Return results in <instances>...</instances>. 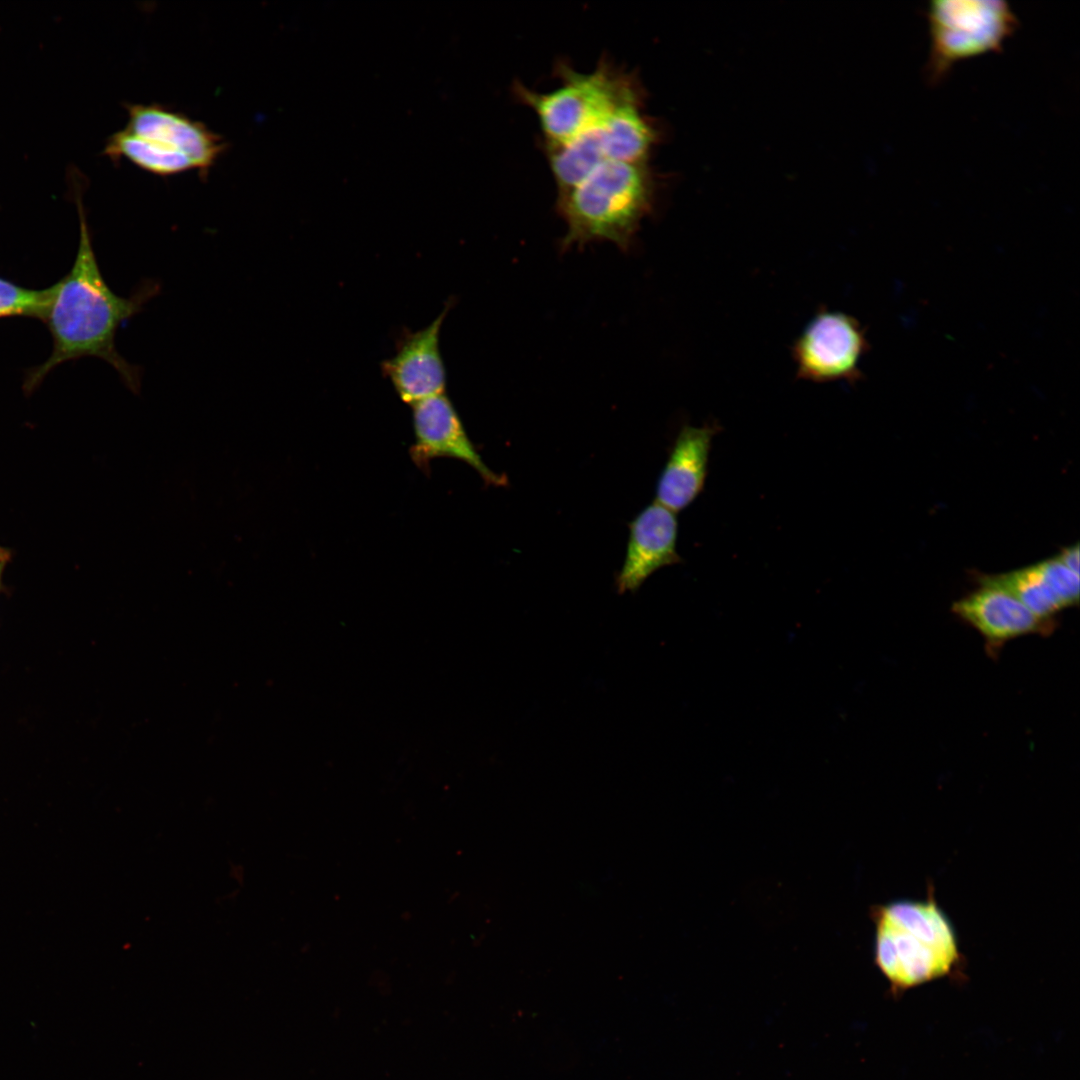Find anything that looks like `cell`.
Segmentation results:
<instances>
[{
  "mask_svg": "<svg viewBox=\"0 0 1080 1080\" xmlns=\"http://www.w3.org/2000/svg\"><path fill=\"white\" fill-rule=\"evenodd\" d=\"M76 204L80 220L77 253L70 271L53 286L44 318L53 349L46 361L30 369L23 389L32 392L54 368L83 357H96L112 366L133 393H139L142 368L127 361L117 350L118 329L161 291L153 279L142 280L128 297L113 292L104 279L93 248L79 193Z\"/></svg>",
  "mask_w": 1080,
  "mask_h": 1080,
  "instance_id": "6da1fadb",
  "label": "cell"
},
{
  "mask_svg": "<svg viewBox=\"0 0 1080 1080\" xmlns=\"http://www.w3.org/2000/svg\"><path fill=\"white\" fill-rule=\"evenodd\" d=\"M874 963L897 995L935 979H962L966 959L956 930L934 896L894 900L870 907Z\"/></svg>",
  "mask_w": 1080,
  "mask_h": 1080,
  "instance_id": "7a4b0ae2",
  "label": "cell"
},
{
  "mask_svg": "<svg viewBox=\"0 0 1080 1080\" xmlns=\"http://www.w3.org/2000/svg\"><path fill=\"white\" fill-rule=\"evenodd\" d=\"M655 183L647 162L607 161L558 195L565 219V246L594 240L627 248L654 201Z\"/></svg>",
  "mask_w": 1080,
  "mask_h": 1080,
  "instance_id": "3957f363",
  "label": "cell"
},
{
  "mask_svg": "<svg viewBox=\"0 0 1080 1080\" xmlns=\"http://www.w3.org/2000/svg\"><path fill=\"white\" fill-rule=\"evenodd\" d=\"M556 72L561 84L549 92L531 90L520 82L514 85L515 95L535 112L545 146L563 144L616 111L643 104L637 76L607 58L590 72L564 62L558 63Z\"/></svg>",
  "mask_w": 1080,
  "mask_h": 1080,
  "instance_id": "277c9868",
  "label": "cell"
},
{
  "mask_svg": "<svg viewBox=\"0 0 1080 1080\" xmlns=\"http://www.w3.org/2000/svg\"><path fill=\"white\" fill-rule=\"evenodd\" d=\"M926 16L930 50L925 74L931 83L961 60L1000 50L1018 24L1002 0H933Z\"/></svg>",
  "mask_w": 1080,
  "mask_h": 1080,
  "instance_id": "5b68a950",
  "label": "cell"
},
{
  "mask_svg": "<svg viewBox=\"0 0 1080 1080\" xmlns=\"http://www.w3.org/2000/svg\"><path fill=\"white\" fill-rule=\"evenodd\" d=\"M658 138L659 131L642 112V105H632L563 144L545 146L558 195L603 162H647Z\"/></svg>",
  "mask_w": 1080,
  "mask_h": 1080,
  "instance_id": "8992f818",
  "label": "cell"
},
{
  "mask_svg": "<svg viewBox=\"0 0 1080 1080\" xmlns=\"http://www.w3.org/2000/svg\"><path fill=\"white\" fill-rule=\"evenodd\" d=\"M868 350L863 327L852 316L822 309L807 323L792 346L796 375L816 383L856 381Z\"/></svg>",
  "mask_w": 1080,
  "mask_h": 1080,
  "instance_id": "52a82bcc",
  "label": "cell"
},
{
  "mask_svg": "<svg viewBox=\"0 0 1080 1080\" xmlns=\"http://www.w3.org/2000/svg\"><path fill=\"white\" fill-rule=\"evenodd\" d=\"M412 425L410 456L417 467L424 470L436 458H454L471 466L488 485L507 484L504 475L492 471L482 460L445 393L412 405Z\"/></svg>",
  "mask_w": 1080,
  "mask_h": 1080,
  "instance_id": "ba28073f",
  "label": "cell"
},
{
  "mask_svg": "<svg viewBox=\"0 0 1080 1080\" xmlns=\"http://www.w3.org/2000/svg\"><path fill=\"white\" fill-rule=\"evenodd\" d=\"M449 305L425 328L402 336L395 354L382 361L381 371L406 404L442 394L446 371L440 351V331Z\"/></svg>",
  "mask_w": 1080,
  "mask_h": 1080,
  "instance_id": "9c48e42d",
  "label": "cell"
},
{
  "mask_svg": "<svg viewBox=\"0 0 1080 1080\" xmlns=\"http://www.w3.org/2000/svg\"><path fill=\"white\" fill-rule=\"evenodd\" d=\"M124 129L131 134L188 156L200 176L206 177L227 143L204 123L161 104H125Z\"/></svg>",
  "mask_w": 1080,
  "mask_h": 1080,
  "instance_id": "30bf717a",
  "label": "cell"
},
{
  "mask_svg": "<svg viewBox=\"0 0 1080 1080\" xmlns=\"http://www.w3.org/2000/svg\"><path fill=\"white\" fill-rule=\"evenodd\" d=\"M978 581L979 587L956 601L952 611L979 632L991 650L1024 635L1051 631L1054 622L1036 617L991 575Z\"/></svg>",
  "mask_w": 1080,
  "mask_h": 1080,
  "instance_id": "8fae6325",
  "label": "cell"
},
{
  "mask_svg": "<svg viewBox=\"0 0 1080 1080\" xmlns=\"http://www.w3.org/2000/svg\"><path fill=\"white\" fill-rule=\"evenodd\" d=\"M629 530L624 563L616 577L619 593L635 592L656 570L681 562L675 512L655 501L629 523Z\"/></svg>",
  "mask_w": 1080,
  "mask_h": 1080,
  "instance_id": "7c38bea8",
  "label": "cell"
},
{
  "mask_svg": "<svg viewBox=\"0 0 1080 1080\" xmlns=\"http://www.w3.org/2000/svg\"><path fill=\"white\" fill-rule=\"evenodd\" d=\"M717 431L713 425L681 428L658 479L656 502L676 513L695 500L705 483L711 442Z\"/></svg>",
  "mask_w": 1080,
  "mask_h": 1080,
  "instance_id": "4fadbf2b",
  "label": "cell"
},
{
  "mask_svg": "<svg viewBox=\"0 0 1080 1080\" xmlns=\"http://www.w3.org/2000/svg\"><path fill=\"white\" fill-rule=\"evenodd\" d=\"M104 154L113 161L126 158L137 167L163 177L196 170L185 154L131 134L124 128L109 136Z\"/></svg>",
  "mask_w": 1080,
  "mask_h": 1080,
  "instance_id": "5bb4252c",
  "label": "cell"
},
{
  "mask_svg": "<svg viewBox=\"0 0 1080 1080\" xmlns=\"http://www.w3.org/2000/svg\"><path fill=\"white\" fill-rule=\"evenodd\" d=\"M991 577L1043 621L1054 622L1062 610L1037 564Z\"/></svg>",
  "mask_w": 1080,
  "mask_h": 1080,
  "instance_id": "9a60e30c",
  "label": "cell"
},
{
  "mask_svg": "<svg viewBox=\"0 0 1080 1080\" xmlns=\"http://www.w3.org/2000/svg\"><path fill=\"white\" fill-rule=\"evenodd\" d=\"M53 295V286L29 289L0 277V318L32 317L44 320Z\"/></svg>",
  "mask_w": 1080,
  "mask_h": 1080,
  "instance_id": "2e32d148",
  "label": "cell"
},
{
  "mask_svg": "<svg viewBox=\"0 0 1080 1080\" xmlns=\"http://www.w3.org/2000/svg\"><path fill=\"white\" fill-rule=\"evenodd\" d=\"M1037 565L1062 610L1078 604L1079 573L1064 566L1057 557L1044 560Z\"/></svg>",
  "mask_w": 1080,
  "mask_h": 1080,
  "instance_id": "e0dca14e",
  "label": "cell"
},
{
  "mask_svg": "<svg viewBox=\"0 0 1080 1080\" xmlns=\"http://www.w3.org/2000/svg\"><path fill=\"white\" fill-rule=\"evenodd\" d=\"M1057 559L1070 570L1079 573V545H1071L1064 548Z\"/></svg>",
  "mask_w": 1080,
  "mask_h": 1080,
  "instance_id": "ac0fdd59",
  "label": "cell"
},
{
  "mask_svg": "<svg viewBox=\"0 0 1080 1080\" xmlns=\"http://www.w3.org/2000/svg\"><path fill=\"white\" fill-rule=\"evenodd\" d=\"M10 557H11L10 550L5 548V547L0 546V587H1L2 573L4 571V568H5L6 564L10 560Z\"/></svg>",
  "mask_w": 1080,
  "mask_h": 1080,
  "instance_id": "d6986e66",
  "label": "cell"
}]
</instances>
